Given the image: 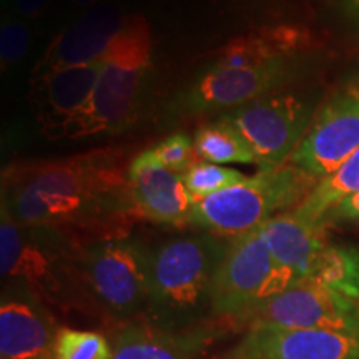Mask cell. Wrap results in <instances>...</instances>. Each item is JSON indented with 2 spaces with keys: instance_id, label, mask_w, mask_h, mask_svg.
I'll return each instance as SVG.
<instances>
[{
  "instance_id": "cell-1",
  "label": "cell",
  "mask_w": 359,
  "mask_h": 359,
  "mask_svg": "<svg viewBox=\"0 0 359 359\" xmlns=\"http://www.w3.org/2000/svg\"><path fill=\"white\" fill-rule=\"evenodd\" d=\"M123 148H98L67 158L22 161L2 172V205L22 226L58 231L70 243L83 236H125L142 217L130 188Z\"/></svg>"
},
{
  "instance_id": "cell-2",
  "label": "cell",
  "mask_w": 359,
  "mask_h": 359,
  "mask_svg": "<svg viewBox=\"0 0 359 359\" xmlns=\"http://www.w3.org/2000/svg\"><path fill=\"white\" fill-rule=\"evenodd\" d=\"M105 58L107 67L92 97L65 125L60 138L118 133L140 116L154 74V35L145 17H127Z\"/></svg>"
},
{
  "instance_id": "cell-3",
  "label": "cell",
  "mask_w": 359,
  "mask_h": 359,
  "mask_svg": "<svg viewBox=\"0 0 359 359\" xmlns=\"http://www.w3.org/2000/svg\"><path fill=\"white\" fill-rule=\"evenodd\" d=\"M230 243L212 233L173 238L151 253L145 318L167 330L201 325L212 313V286Z\"/></svg>"
},
{
  "instance_id": "cell-4",
  "label": "cell",
  "mask_w": 359,
  "mask_h": 359,
  "mask_svg": "<svg viewBox=\"0 0 359 359\" xmlns=\"http://www.w3.org/2000/svg\"><path fill=\"white\" fill-rule=\"evenodd\" d=\"M316 183V178L291 163L259 170L238 185L195 201L187 224L233 240L257 230L278 212L302 205Z\"/></svg>"
},
{
  "instance_id": "cell-5",
  "label": "cell",
  "mask_w": 359,
  "mask_h": 359,
  "mask_svg": "<svg viewBox=\"0 0 359 359\" xmlns=\"http://www.w3.org/2000/svg\"><path fill=\"white\" fill-rule=\"evenodd\" d=\"M151 253L142 241L120 236L90 243L77 262V275L110 320L127 323L147 311L151 293Z\"/></svg>"
},
{
  "instance_id": "cell-6",
  "label": "cell",
  "mask_w": 359,
  "mask_h": 359,
  "mask_svg": "<svg viewBox=\"0 0 359 359\" xmlns=\"http://www.w3.org/2000/svg\"><path fill=\"white\" fill-rule=\"evenodd\" d=\"M294 281V273L276 262L257 228L230 241L213 280L212 313L246 321L263 303Z\"/></svg>"
},
{
  "instance_id": "cell-7",
  "label": "cell",
  "mask_w": 359,
  "mask_h": 359,
  "mask_svg": "<svg viewBox=\"0 0 359 359\" xmlns=\"http://www.w3.org/2000/svg\"><path fill=\"white\" fill-rule=\"evenodd\" d=\"M74 245L58 231L22 226L2 205L0 210V273L4 283H19L45 303L69 302L74 278L65 257Z\"/></svg>"
},
{
  "instance_id": "cell-8",
  "label": "cell",
  "mask_w": 359,
  "mask_h": 359,
  "mask_svg": "<svg viewBox=\"0 0 359 359\" xmlns=\"http://www.w3.org/2000/svg\"><path fill=\"white\" fill-rule=\"evenodd\" d=\"M243 135L259 170H275L293 155L313 123V107L294 93L266 97L218 116Z\"/></svg>"
},
{
  "instance_id": "cell-9",
  "label": "cell",
  "mask_w": 359,
  "mask_h": 359,
  "mask_svg": "<svg viewBox=\"0 0 359 359\" xmlns=\"http://www.w3.org/2000/svg\"><path fill=\"white\" fill-rule=\"evenodd\" d=\"M294 65L296 58L245 69L210 65L183 93L182 107L191 114H224L275 93L294 77Z\"/></svg>"
},
{
  "instance_id": "cell-10",
  "label": "cell",
  "mask_w": 359,
  "mask_h": 359,
  "mask_svg": "<svg viewBox=\"0 0 359 359\" xmlns=\"http://www.w3.org/2000/svg\"><path fill=\"white\" fill-rule=\"evenodd\" d=\"M248 321L293 330L359 331L356 303L314 280H296L263 303Z\"/></svg>"
},
{
  "instance_id": "cell-11",
  "label": "cell",
  "mask_w": 359,
  "mask_h": 359,
  "mask_svg": "<svg viewBox=\"0 0 359 359\" xmlns=\"http://www.w3.org/2000/svg\"><path fill=\"white\" fill-rule=\"evenodd\" d=\"M359 150V98L339 93L314 116L290 163L318 182Z\"/></svg>"
},
{
  "instance_id": "cell-12",
  "label": "cell",
  "mask_w": 359,
  "mask_h": 359,
  "mask_svg": "<svg viewBox=\"0 0 359 359\" xmlns=\"http://www.w3.org/2000/svg\"><path fill=\"white\" fill-rule=\"evenodd\" d=\"M58 326L47 303L19 283L4 285L0 299V356L4 359H55Z\"/></svg>"
},
{
  "instance_id": "cell-13",
  "label": "cell",
  "mask_w": 359,
  "mask_h": 359,
  "mask_svg": "<svg viewBox=\"0 0 359 359\" xmlns=\"http://www.w3.org/2000/svg\"><path fill=\"white\" fill-rule=\"evenodd\" d=\"M240 356L263 359H359V331L293 330L255 323Z\"/></svg>"
},
{
  "instance_id": "cell-14",
  "label": "cell",
  "mask_w": 359,
  "mask_h": 359,
  "mask_svg": "<svg viewBox=\"0 0 359 359\" xmlns=\"http://www.w3.org/2000/svg\"><path fill=\"white\" fill-rule=\"evenodd\" d=\"M127 17L111 4L88 8L52 40L32 75L100 60L123 29Z\"/></svg>"
},
{
  "instance_id": "cell-15",
  "label": "cell",
  "mask_w": 359,
  "mask_h": 359,
  "mask_svg": "<svg viewBox=\"0 0 359 359\" xmlns=\"http://www.w3.org/2000/svg\"><path fill=\"white\" fill-rule=\"evenodd\" d=\"M107 67V58L92 64L67 67L32 77V92L39 105L43 133L60 138L65 125L87 105Z\"/></svg>"
},
{
  "instance_id": "cell-16",
  "label": "cell",
  "mask_w": 359,
  "mask_h": 359,
  "mask_svg": "<svg viewBox=\"0 0 359 359\" xmlns=\"http://www.w3.org/2000/svg\"><path fill=\"white\" fill-rule=\"evenodd\" d=\"M128 177L135 206L143 218L161 224L188 223L193 201L183 173L165 168L147 150L132 160Z\"/></svg>"
},
{
  "instance_id": "cell-17",
  "label": "cell",
  "mask_w": 359,
  "mask_h": 359,
  "mask_svg": "<svg viewBox=\"0 0 359 359\" xmlns=\"http://www.w3.org/2000/svg\"><path fill=\"white\" fill-rule=\"evenodd\" d=\"M206 323L167 330L147 320L120 325L114 334V359H201L215 341Z\"/></svg>"
},
{
  "instance_id": "cell-18",
  "label": "cell",
  "mask_w": 359,
  "mask_h": 359,
  "mask_svg": "<svg viewBox=\"0 0 359 359\" xmlns=\"http://www.w3.org/2000/svg\"><path fill=\"white\" fill-rule=\"evenodd\" d=\"M309 47H313V35L304 27L291 24L264 25L224 43L217 52L212 67L245 69L266 65L285 58H296Z\"/></svg>"
},
{
  "instance_id": "cell-19",
  "label": "cell",
  "mask_w": 359,
  "mask_h": 359,
  "mask_svg": "<svg viewBox=\"0 0 359 359\" xmlns=\"http://www.w3.org/2000/svg\"><path fill=\"white\" fill-rule=\"evenodd\" d=\"M259 230L276 262L291 269L296 280L311 278L323 250L327 246L326 228L304 222L293 210L269 218Z\"/></svg>"
},
{
  "instance_id": "cell-20",
  "label": "cell",
  "mask_w": 359,
  "mask_h": 359,
  "mask_svg": "<svg viewBox=\"0 0 359 359\" xmlns=\"http://www.w3.org/2000/svg\"><path fill=\"white\" fill-rule=\"evenodd\" d=\"M356 193H359V150L334 173L320 180L303 203L296 206L294 213L314 226L326 228L327 213Z\"/></svg>"
},
{
  "instance_id": "cell-21",
  "label": "cell",
  "mask_w": 359,
  "mask_h": 359,
  "mask_svg": "<svg viewBox=\"0 0 359 359\" xmlns=\"http://www.w3.org/2000/svg\"><path fill=\"white\" fill-rule=\"evenodd\" d=\"M193 143L196 156L203 161L217 165H257V156L243 135L222 118L200 125L193 137Z\"/></svg>"
},
{
  "instance_id": "cell-22",
  "label": "cell",
  "mask_w": 359,
  "mask_h": 359,
  "mask_svg": "<svg viewBox=\"0 0 359 359\" xmlns=\"http://www.w3.org/2000/svg\"><path fill=\"white\" fill-rule=\"evenodd\" d=\"M356 303L359 299V250L327 245L323 250L311 278Z\"/></svg>"
},
{
  "instance_id": "cell-23",
  "label": "cell",
  "mask_w": 359,
  "mask_h": 359,
  "mask_svg": "<svg viewBox=\"0 0 359 359\" xmlns=\"http://www.w3.org/2000/svg\"><path fill=\"white\" fill-rule=\"evenodd\" d=\"M55 359H114L109 339L97 331L58 327L53 344Z\"/></svg>"
},
{
  "instance_id": "cell-24",
  "label": "cell",
  "mask_w": 359,
  "mask_h": 359,
  "mask_svg": "<svg viewBox=\"0 0 359 359\" xmlns=\"http://www.w3.org/2000/svg\"><path fill=\"white\" fill-rule=\"evenodd\" d=\"M246 178H248V175L238 172L235 168H228L203 160L195 161L183 173V180H185L187 190L190 193L193 203L213 195V193L222 191L224 188L238 185V183L245 182Z\"/></svg>"
},
{
  "instance_id": "cell-25",
  "label": "cell",
  "mask_w": 359,
  "mask_h": 359,
  "mask_svg": "<svg viewBox=\"0 0 359 359\" xmlns=\"http://www.w3.org/2000/svg\"><path fill=\"white\" fill-rule=\"evenodd\" d=\"M148 151L160 165L177 173H185L195 163L196 156L195 143L185 133L170 135Z\"/></svg>"
},
{
  "instance_id": "cell-26",
  "label": "cell",
  "mask_w": 359,
  "mask_h": 359,
  "mask_svg": "<svg viewBox=\"0 0 359 359\" xmlns=\"http://www.w3.org/2000/svg\"><path fill=\"white\" fill-rule=\"evenodd\" d=\"M30 48V32L24 22L12 19L2 20L0 29V65L2 74L19 65Z\"/></svg>"
},
{
  "instance_id": "cell-27",
  "label": "cell",
  "mask_w": 359,
  "mask_h": 359,
  "mask_svg": "<svg viewBox=\"0 0 359 359\" xmlns=\"http://www.w3.org/2000/svg\"><path fill=\"white\" fill-rule=\"evenodd\" d=\"M330 222H348L359 226V193L341 201L336 208L331 210L325 219V226Z\"/></svg>"
},
{
  "instance_id": "cell-28",
  "label": "cell",
  "mask_w": 359,
  "mask_h": 359,
  "mask_svg": "<svg viewBox=\"0 0 359 359\" xmlns=\"http://www.w3.org/2000/svg\"><path fill=\"white\" fill-rule=\"evenodd\" d=\"M52 0H13L15 12L24 19H40L50 7Z\"/></svg>"
},
{
  "instance_id": "cell-29",
  "label": "cell",
  "mask_w": 359,
  "mask_h": 359,
  "mask_svg": "<svg viewBox=\"0 0 359 359\" xmlns=\"http://www.w3.org/2000/svg\"><path fill=\"white\" fill-rule=\"evenodd\" d=\"M343 93H346V95H351L354 98H359V70L353 75L351 79L348 80L346 85H344Z\"/></svg>"
},
{
  "instance_id": "cell-30",
  "label": "cell",
  "mask_w": 359,
  "mask_h": 359,
  "mask_svg": "<svg viewBox=\"0 0 359 359\" xmlns=\"http://www.w3.org/2000/svg\"><path fill=\"white\" fill-rule=\"evenodd\" d=\"M70 4H74L75 7H82V8H92L98 6L100 0H69Z\"/></svg>"
},
{
  "instance_id": "cell-31",
  "label": "cell",
  "mask_w": 359,
  "mask_h": 359,
  "mask_svg": "<svg viewBox=\"0 0 359 359\" xmlns=\"http://www.w3.org/2000/svg\"><path fill=\"white\" fill-rule=\"evenodd\" d=\"M351 8L354 15L359 17V0H351Z\"/></svg>"
},
{
  "instance_id": "cell-32",
  "label": "cell",
  "mask_w": 359,
  "mask_h": 359,
  "mask_svg": "<svg viewBox=\"0 0 359 359\" xmlns=\"http://www.w3.org/2000/svg\"><path fill=\"white\" fill-rule=\"evenodd\" d=\"M236 359H263V358H257V356H238Z\"/></svg>"
},
{
  "instance_id": "cell-33",
  "label": "cell",
  "mask_w": 359,
  "mask_h": 359,
  "mask_svg": "<svg viewBox=\"0 0 359 359\" xmlns=\"http://www.w3.org/2000/svg\"><path fill=\"white\" fill-rule=\"evenodd\" d=\"M356 306H358V314H359V299L356 302Z\"/></svg>"
},
{
  "instance_id": "cell-34",
  "label": "cell",
  "mask_w": 359,
  "mask_h": 359,
  "mask_svg": "<svg viewBox=\"0 0 359 359\" xmlns=\"http://www.w3.org/2000/svg\"><path fill=\"white\" fill-rule=\"evenodd\" d=\"M2 359H4V358H2Z\"/></svg>"
}]
</instances>
